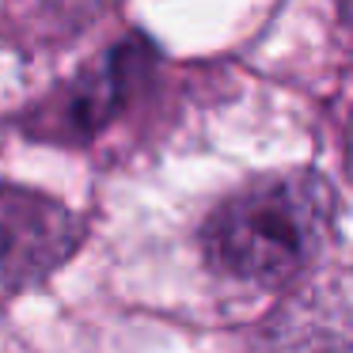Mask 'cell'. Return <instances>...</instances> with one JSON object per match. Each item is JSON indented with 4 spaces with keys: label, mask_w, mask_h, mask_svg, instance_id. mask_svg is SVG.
Here are the masks:
<instances>
[{
    "label": "cell",
    "mask_w": 353,
    "mask_h": 353,
    "mask_svg": "<svg viewBox=\"0 0 353 353\" xmlns=\"http://www.w3.org/2000/svg\"><path fill=\"white\" fill-rule=\"evenodd\" d=\"M342 23H345V31L353 34V0H342Z\"/></svg>",
    "instance_id": "obj_5"
},
{
    "label": "cell",
    "mask_w": 353,
    "mask_h": 353,
    "mask_svg": "<svg viewBox=\"0 0 353 353\" xmlns=\"http://www.w3.org/2000/svg\"><path fill=\"white\" fill-rule=\"evenodd\" d=\"M84 239V224L61 201L27 186H0V292L42 285Z\"/></svg>",
    "instance_id": "obj_2"
},
{
    "label": "cell",
    "mask_w": 353,
    "mask_h": 353,
    "mask_svg": "<svg viewBox=\"0 0 353 353\" xmlns=\"http://www.w3.org/2000/svg\"><path fill=\"white\" fill-rule=\"evenodd\" d=\"M145 61H148V54H145L141 42L118 46L114 54L107 57V65H103L99 72H92V77L69 95V107H65V130L80 133V137L103 130V125L118 114V107L125 103V95H130L137 72L145 69Z\"/></svg>",
    "instance_id": "obj_3"
},
{
    "label": "cell",
    "mask_w": 353,
    "mask_h": 353,
    "mask_svg": "<svg viewBox=\"0 0 353 353\" xmlns=\"http://www.w3.org/2000/svg\"><path fill=\"white\" fill-rule=\"evenodd\" d=\"M330 224V186L312 171H281L221 201L201 228V251L232 281L285 285L319 259Z\"/></svg>",
    "instance_id": "obj_1"
},
{
    "label": "cell",
    "mask_w": 353,
    "mask_h": 353,
    "mask_svg": "<svg viewBox=\"0 0 353 353\" xmlns=\"http://www.w3.org/2000/svg\"><path fill=\"white\" fill-rule=\"evenodd\" d=\"M345 171L353 179V118H350V130H345Z\"/></svg>",
    "instance_id": "obj_4"
}]
</instances>
